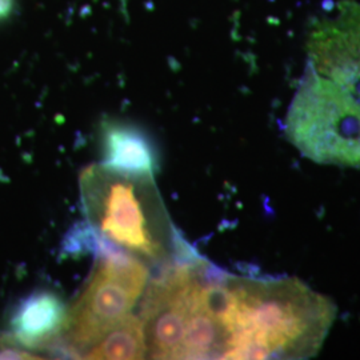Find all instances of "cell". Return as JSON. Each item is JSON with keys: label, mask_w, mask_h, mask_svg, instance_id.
Returning a JSON list of instances; mask_svg holds the SVG:
<instances>
[{"label": "cell", "mask_w": 360, "mask_h": 360, "mask_svg": "<svg viewBox=\"0 0 360 360\" xmlns=\"http://www.w3.org/2000/svg\"><path fill=\"white\" fill-rule=\"evenodd\" d=\"M68 309L60 296L39 291L20 304L13 319L16 340L30 348L51 345L65 331Z\"/></svg>", "instance_id": "obj_6"}, {"label": "cell", "mask_w": 360, "mask_h": 360, "mask_svg": "<svg viewBox=\"0 0 360 360\" xmlns=\"http://www.w3.org/2000/svg\"><path fill=\"white\" fill-rule=\"evenodd\" d=\"M102 146L104 168L134 176H154L158 166L154 143L144 131L123 123H104Z\"/></svg>", "instance_id": "obj_7"}, {"label": "cell", "mask_w": 360, "mask_h": 360, "mask_svg": "<svg viewBox=\"0 0 360 360\" xmlns=\"http://www.w3.org/2000/svg\"><path fill=\"white\" fill-rule=\"evenodd\" d=\"M153 176H134L92 166L82 175V193L91 227L107 240L156 260L165 255L163 229L155 220Z\"/></svg>", "instance_id": "obj_3"}, {"label": "cell", "mask_w": 360, "mask_h": 360, "mask_svg": "<svg viewBox=\"0 0 360 360\" xmlns=\"http://www.w3.org/2000/svg\"><path fill=\"white\" fill-rule=\"evenodd\" d=\"M284 132L314 163L360 168V107L309 65L288 105Z\"/></svg>", "instance_id": "obj_2"}, {"label": "cell", "mask_w": 360, "mask_h": 360, "mask_svg": "<svg viewBox=\"0 0 360 360\" xmlns=\"http://www.w3.org/2000/svg\"><path fill=\"white\" fill-rule=\"evenodd\" d=\"M205 294L224 359H307L330 331V300L296 278H239L211 266Z\"/></svg>", "instance_id": "obj_1"}, {"label": "cell", "mask_w": 360, "mask_h": 360, "mask_svg": "<svg viewBox=\"0 0 360 360\" xmlns=\"http://www.w3.org/2000/svg\"><path fill=\"white\" fill-rule=\"evenodd\" d=\"M98 264L77 302L68 309L70 347H92L136 304L148 279L142 262L102 236L95 238Z\"/></svg>", "instance_id": "obj_4"}, {"label": "cell", "mask_w": 360, "mask_h": 360, "mask_svg": "<svg viewBox=\"0 0 360 360\" xmlns=\"http://www.w3.org/2000/svg\"><path fill=\"white\" fill-rule=\"evenodd\" d=\"M13 8V0H0V20L6 19Z\"/></svg>", "instance_id": "obj_9"}, {"label": "cell", "mask_w": 360, "mask_h": 360, "mask_svg": "<svg viewBox=\"0 0 360 360\" xmlns=\"http://www.w3.org/2000/svg\"><path fill=\"white\" fill-rule=\"evenodd\" d=\"M307 65L360 107V3L339 0L312 18L306 32Z\"/></svg>", "instance_id": "obj_5"}, {"label": "cell", "mask_w": 360, "mask_h": 360, "mask_svg": "<svg viewBox=\"0 0 360 360\" xmlns=\"http://www.w3.org/2000/svg\"><path fill=\"white\" fill-rule=\"evenodd\" d=\"M147 340L142 318L127 314L86 352V359H143Z\"/></svg>", "instance_id": "obj_8"}]
</instances>
